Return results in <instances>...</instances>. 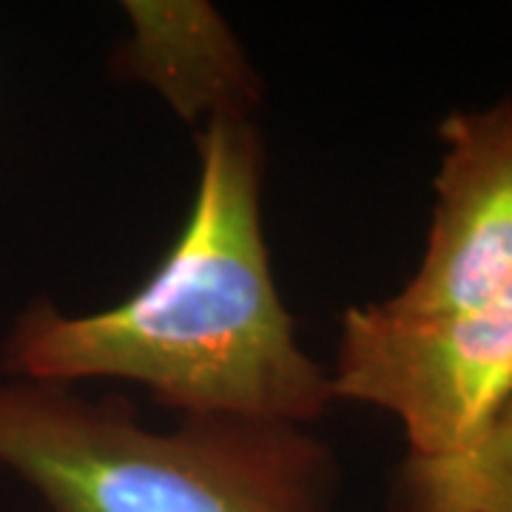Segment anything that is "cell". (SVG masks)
Masks as SVG:
<instances>
[{"label": "cell", "mask_w": 512, "mask_h": 512, "mask_svg": "<svg viewBox=\"0 0 512 512\" xmlns=\"http://www.w3.org/2000/svg\"><path fill=\"white\" fill-rule=\"evenodd\" d=\"M0 467L49 512H345L342 470L308 427L140 421L123 396L0 373Z\"/></svg>", "instance_id": "obj_2"}, {"label": "cell", "mask_w": 512, "mask_h": 512, "mask_svg": "<svg viewBox=\"0 0 512 512\" xmlns=\"http://www.w3.org/2000/svg\"><path fill=\"white\" fill-rule=\"evenodd\" d=\"M197 191L183 231L128 299L63 313L35 299L0 345V373L46 384L123 379L183 416L308 427L336 404L276 291L262 231V137L254 123L197 131Z\"/></svg>", "instance_id": "obj_1"}, {"label": "cell", "mask_w": 512, "mask_h": 512, "mask_svg": "<svg viewBox=\"0 0 512 512\" xmlns=\"http://www.w3.org/2000/svg\"><path fill=\"white\" fill-rule=\"evenodd\" d=\"M410 512H512V402L467 456L404 467Z\"/></svg>", "instance_id": "obj_6"}, {"label": "cell", "mask_w": 512, "mask_h": 512, "mask_svg": "<svg viewBox=\"0 0 512 512\" xmlns=\"http://www.w3.org/2000/svg\"><path fill=\"white\" fill-rule=\"evenodd\" d=\"M123 9L131 37L114 57L120 77L151 86L191 126L200 120L251 123L259 74L214 6L131 0Z\"/></svg>", "instance_id": "obj_5"}, {"label": "cell", "mask_w": 512, "mask_h": 512, "mask_svg": "<svg viewBox=\"0 0 512 512\" xmlns=\"http://www.w3.org/2000/svg\"><path fill=\"white\" fill-rule=\"evenodd\" d=\"M439 137L436 208L419 268L379 302L402 319L470 308L512 282V100L453 111Z\"/></svg>", "instance_id": "obj_4"}, {"label": "cell", "mask_w": 512, "mask_h": 512, "mask_svg": "<svg viewBox=\"0 0 512 512\" xmlns=\"http://www.w3.org/2000/svg\"><path fill=\"white\" fill-rule=\"evenodd\" d=\"M330 382L336 402L399 419L407 464L467 456L512 402V282L478 305L424 319L390 316L379 302L348 308Z\"/></svg>", "instance_id": "obj_3"}]
</instances>
